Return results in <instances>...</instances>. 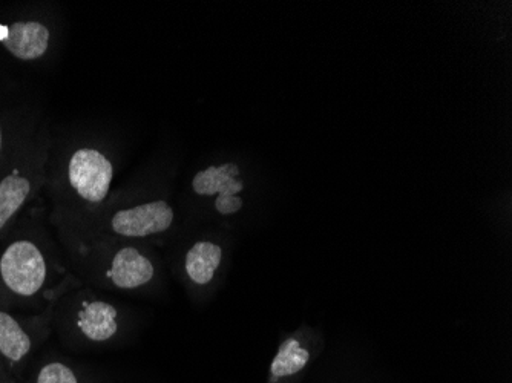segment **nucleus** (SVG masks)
<instances>
[{
	"label": "nucleus",
	"instance_id": "nucleus-12",
	"mask_svg": "<svg viewBox=\"0 0 512 383\" xmlns=\"http://www.w3.org/2000/svg\"><path fill=\"white\" fill-rule=\"evenodd\" d=\"M33 383H80V380L74 368L65 362L50 361L37 370Z\"/></svg>",
	"mask_w": 512,
	"mask_h": 383
},
{
	"label": "nucleus",
	"instance_id": "nucleus-11",
	"mask_svg": "<svg viewBox=\"0 0 512 383\" xmlns=\"http://www.w3.org/2000/svg\"><path fill=\"white\" fill-rule=\"evenodd\" d=\"M310 354L306 348H302L296 339L289 338L279 347L278 353L273 357L270 365V380L283 379V377L293 376L306 367L309 362Z\"/></svg>",
	"mask_w": 512,
	"mask_h": 383
},
{
	"label": "nucleus",
	"instance_id": "nucleus-1",
	"mask_svg": "<svg viewBox=\"0 0 512 383\" xmlns=\"http://www.w3.org/2000/svg\"><path fill=\"white\" fill-rule=\"evenodd\" d=\"M54 269L50 249L39 236H7L0 249V308L36 304L50 295Z\"/></svg>",
	"mask_w": 512,
	"mask_h": 383
},
{
	"label": "nucleus",
	"instance_id": "nucleus-4",
	"mask_svg": "<svg viewBox=\"0 0 512 383\" xmlns=\"http://www.w3.org/2000/svg\"><path fill=\"white\" fill-rule=\"evenodd\" d=\"M174 209L166 201H146L115 210L106 220L105 230L122 239H145L160 235L174 224Z\"/></svg>",
	"mask_w": 512,
	"mask_h": 383
},
{
	"label": "nucleus",
	"instance_id": "nucleus-7",
	"mask_svg": "<svg viewBox=\"0 0 512 383\" xmlns=\"http://www.w3.org/2000/svg\"><path fill=\"white\" fill-rule=\"evenodd\" d=\"M103 275L115 289L134 292L154 279L155 266L151 258L138 247L125 244L109 256L103 267Z\"/></svg>",
	"mask_w": 512,
	"mask_h": 383
},
{
	"label": "nucleus",
	"instance_id": "nucleus-14",
	"mask_svg": "<svg viewBox=\"0 0 512 383\" xmlns=\"http://www.w3.org/2000/svg\"><path fill=\"white\" fill-rule=\"evenodd\" d=\"M13 382V380L8 377L7 373H4V368H2V365H0V383H10Z\"/></svg>",
	"mask_w": 512,
	"mask_h": 383
},
{
	"label": "nucleus",
	"instance_id": "nucleus-13",
	"mask_svg": "<svg viewBox=\"0 0 512 383\" xmlns=\"http://www.w3.org/2000/svg\"><path fill=\"white\" fill-rule=\"evenodd\" d=\"M13 148H10V138L7 134V126H5L4 120L0 118V175L7 169L10 164L11 158H13Z\"/></svg>",
	"mask_w": 512,
	"mask_h": 383
},
{
	"label": "nucleus",
	"instance_id": "nucleus-2",
	"mask_svg": "<svg viewBox=\"0 0 512 383\" xmlns=\"http://www.w3.org/2000/svg\"><path fill=\"white\" fill-rule=\"evenodd\" d=\"M50 140L45 134L22 141L0 175V243L13 232L23 210L46 181Z\"/></svg>",
	"mask_w": 512,
	"mask_h": 383
},
{
	"label": "nucleus",
	"instance_id": "nucleus-6",
	"mask_svg": "<svg viewBox=\"0 0 512 383\" xmlns=\"http://www.w3.org/2000/svg\"><path fill=\"white\" fill-rule=\"evenodd\" d=\"M0 45L20 62H36L48 54L53 42L51 28L42 20L25 19L0 28Z\"/></svg>",
	"mask_w": 512,
	"mask_h": 383
},
{
	"label": "nucleus",
	"instance_id": "nucleus-8",
	"mask_svg": "<svg viewBox=\"0 0 512 383\" xmlns=\"http://www.w3.org/2000/svg\"><path fill=\"white\" fill-rule=\"evenodd\" d=\"M37 345V333L33 324L20 319L8 308H0V357L5 364L16 370L28 361Z\"/></svg>",
	"mask_w": 512,
	"mask_h": 383
},
{
	"label": "nucleus",
	"instance_id": "nucleus-5",
	"mask_svg": "<svg viewBox=\"0 0 512 383\" xmlns=\"http://www.w3.org/2000/svg\"><path fill=\"white\" fill-rule=\"evenodd\" d=\"M192 189L201 197H217L215 209L221 215H234L243 209L244 181L241 180L240 167L235 163L209 166L197 172L192 181Z\"/></svg>",
	"mask_w": 512,
	"mask_h": 383
},
{
	"label": "nucleus",
	"instance_id": "nucleus-15",
	"mask_svg": "<svg viewBox=\"0 0 512 383\" xmlns=\"http://www.w3.org/2000/svg\"><path fill=\"white\" fill-rule=\"evenodd\" d=\"M10 383H14V382H10Z\"/></svg>",
	"mask_w": 512,
	"mask_h": 383
},
{
	"label": "nucleus",
	"instance_id": "nucleus-10",
	"mask_svg": "<svg viewBox=\"0 0 512 383\" xmlns=\"http://www.w3.org/2000/svg\"><path fill=\"white\" fill-rule=\"evenodd\" d=\"M223 261V249L211 241H198L184 258V269L197 285H207L214 279Z\"/></svg>",
	"mask_w": 512,
	"mask_h": 383
},
{
	"label": "nucleus",
	"instance_id": "nucleus-3",
	"mask_svg": "<svg viewBox=\"0 0 512 383\" xmlns=\"http://www.w3.org/2000/svg\"><path fill=\"white\" fill-rule=\"evenodd\" d=\"M114 177V163L102 149L80 146L69 154L62 178L77 201L97 207L108 200Z\"/></svg>",
	"mask_w": 512,
	"mask_h": 383
},
{
	"label": "nucleus",
	"instance_id": "nucleus-9",
	"mask_svg": "<svg viewBox=\"0 0 512 383\" xmlns=\"http://www.w3.org/2000/svg\"><path fill=\"white\" fill-rule=\"evenodd\" d=\"M119 310L103 299H83L76 311L77 331L92 344H105L120 330Z\"/></svg>",
	"mask_w": 512,
	"mask_h": 383
}]
</instances>
